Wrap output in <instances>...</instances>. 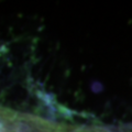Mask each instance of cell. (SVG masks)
I'll list each match as a JSON object with an SVG mask.
<instances>
[{"label": "cell", "instance_id": "obj_2", "mask_svg": "<svg viewBox=\"0 0 132 132\" xmlns=\"http://www.w3.org/2000/svg\"><path fill=\"white\" fill-rule=\"evenodd\" d=\"M21 112L0 106V132H13Z\"/></svg>", "mask_w": 132, "mask_h": 132}, {"label": "cell", "instance_id": "obj_1", "mask_svg": "<svg viewBox=\"0 0 132 132\" xmlns=\"http://www.w3.org/2000/svg\"><path fill=\"white\" fill-rule=\"evenodd\" d=\"M67 127L50 119L21 112L13 132H66Z\"/></svg>", "mask_w": 132, "mask_h": 132}, {"label": "cell", "instance_id": "obj_4", "mask_svg": "<svg viewBox=\"0 0 132 132\" xmlns=\"http://www.w3.org/2000/svg\"><path fill=\"white\" fill-rule=\"evenodd\" d=\"M116 130L119 131V132H132V123L131 125H126L121 128H117Z\"/></svg>", "mask_w": 132, "mask_h": 132}, {"label": "cell", "instance_id": "obj_3", "mask_svg": "<svg viewBox=\"0 0 132 132\" xmlns=\"http://www.w3.org/2000/svg\"><path fill=\"white\" fill-rule=\"evenodd\" d=\"M66 132H119L111 128H104L97 126H68Z\"/></svg>", "mask_w": 132, "mask_h": 132}]
</instances>
